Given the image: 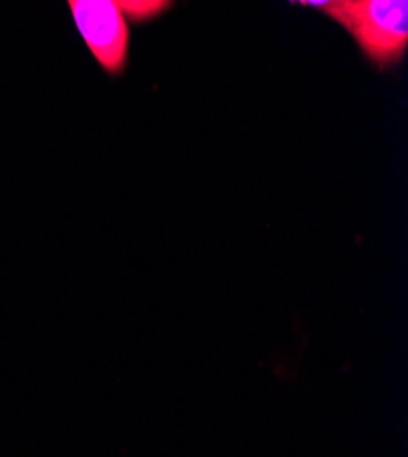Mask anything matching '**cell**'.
Here are the masks:
<instances>
[{
    "instance_id": "obj_1",
    "label": "cell",
    "mask_w": 408,
    "mask_h": 457,
    "mask_svg": "<svg viewBox=\"0 0 408 457\" xmlns=\"http://www.w3.org/2000/svg\"><path fill=\"white\" fill-rule=\"evenodd\" d=\"M322 10L344 26L372 63L387 66L403 57L408 42L404 0H341Z\"/></svg>"
},
{
    "instance_id": "obj_3",
    "label": "cell",
    "mask_w": 408,
    "mask_h": 457,
    "mask_svg": "<svg viewBox=\"0 0 408 457\" xmlns=\"http://www.w3.org/2000/svg\"><path fill=\"white\" fill-rule=\"evenodd\" d=\"M118 6L121 10V13H125L127 17H130L134 20H147V19H152L158 13H161L169 4L150 0V3H118Z\"/></svg>"
},
{
    "instance_id": "obj_2",
    "label": "cell",
    "mask_w": 408,
    "mask_h": 457,
    "mask_svg": "<svg viewBox=\"0 0 408 457\" xmlns=\"http://www.w3.org/2000/svg\"><path fill=\"white\" fill-rule=\"evenodd\" d=\"M81 37L108 73H119L127 61L128 30L112 0H72L68 4Z\"/></svg>"
}]
</instances>
